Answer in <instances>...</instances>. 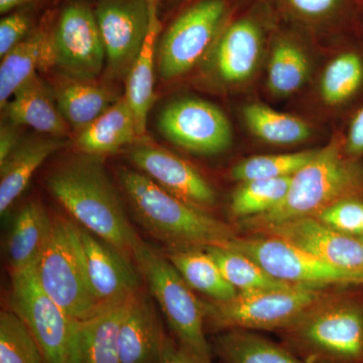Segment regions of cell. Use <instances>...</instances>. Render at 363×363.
<instances>
[{
    "instance_id": "obj_1",
    "label": "cell",
    "mask_w": 363,
    "mask_h": 363,
    "mask_svg": "<svg viewBox=\"0 0 363 363\" xmlns=\"http://www.w3.org/2000/svg\"><path fill=\"white\" fill-rule=\"evenodd\" d=\"M45 185L79 225L133 257L140 238L100 157L83 154L61 162L48 175Z\"/></svg>"
},
{
    "instance_id": "obj_2",
    "label": "cell",
    "mask_w": 363,
    "mask_h": 363,
    "mask_svg": "<svg viewBox=\"0 0 363 363\" xmlns=\"http://www.w3.org/2000/svg\"><path fill=\"white\" fill-rule=\"evenodd\" d=\"M118 180L135 220L173 250L223 247L236 238L230 225L182 201L138 169H119Z\"/></svg>"
},
{
    "instance_id": "obj_3",
    "label": "cell",
    "mask_w": 363,
    "mask_h": 363,
    "mask_svg": "<svg viewBox=\"0 0 363 363\" xmlns=\"http://www.w3.org/2000/svg\"><path fill=\"white\" fill-rule=\"evenodd\" d=\"M350 198L363 199V161L348 157L342 138L337 135L292 177L281 204L267 213L245 219V225L262 233L283 222L315 217Z\"/></svg>"
},
{
    "instance_id": "obj_4",
    "label": "cell",
    "mask_w": 363,
    "mask_h": 363,
    "mask_svg": "<svg viewBox=\"0 0 363 363\" xmlns=\"http://www.w3.org/2000/svg\"><path fill=\"white\" fill-rule=\"evenodd\" d=\"M138 271L164 313L178 343L196 357L212 362L205 335L204 304L169 259L140 240L133 255Z\"/></svg>"
},
{
    "instance_id": "obj_5",
    "label": "cell",
    "mask_w": 363,
    "mask_h": 363,
    "mask_svg": "<svg viewBox=\"0 0 363 363\" xmlns=\"http://www.w3.org/2000/svg\"><path fill=\"white\" fill-rule=\"evenodd\" d=\"M323 289L293 286L203 301L205 319L221 330H289L326 300Z\"/></svg>"
},
{
    "instance_id": "obj_6",
    "label": "cell",
    "mask_w": 363,
    "mask_h": 363,
    "mask_svg": "<svg viewBox=\"0 0 363 363\" xmlns=\"http://www.w3.org/2000/svg\"><path fill=\"white\" fill-rule=\"evenodd\" d=\"M308 363H363V309L326 298L285 331Z\"/></svg>"
},
{
    "instance_id": "obj_7",
    "label": "cell",
    "mask_w": 363,
    "mask_h": 363,
    "mask_svg": "<svg viewBox=\"0 0 363 363\" xmlns=\"http://www.w3.org/2000/svg\"><path fill=\"white\" fill-rule=\"evenodd\" d=\"M35 272L43 290L69 316L81 322L104 311L86 278L73 221L64 217L52 218Z\"/></svg>"
},
{
    "instance_id": "obj_8",
    "label": "cell",
    "mask_w": 363,
    "mask_h": 363,
    "mask_svg": "<svg viewBox=\"0 0 363 363\" xmlns=\"http://www.w3.org/2000/svg\"><path fill=\"white\" fill-rule=\"evenodd\" d=\"M13 311L23 320L45 363H82L80 321L74 319L43 290L35 267L11 274Z\"/></svg>"
},
{
    "instance_id": "obj_9",
    "label": "cell",
    "mask_w": 363,
    "mask_h": 363,
    "mask_svg": "<svg viewBox=\"0 0 363 363\" xmlns=\"http://www.w3.org/2000/svg\"><path fill=\"white\" fill-rule=\"evenodd\" d=\"M227 0H198L162 33L157 47V67L164 81L176 80L199 66L228 23Z\"/></svg>"
},
{
    "instance_id": "obj_10",
    "label": "cell",
    "mask_w": 363,
    "mask_h": 363,
    "mask_svg": "<svg viewBox=\"0 0 363 363\" xmlns=\"http://www.w3.org/2000/svg\"><path fill=\"white\" fill-rule=\"evenodd\" d=\"M267 35V20L259 13L229 21L200 63L205 83L221 91L247 85L264 59Z\"/></svg>"
},
{
    "instance_id": "obj_11",
    "label": "cell",
    "mask_w": 363,
    "mask_h": 363,
    "mask_svg": "<svg viewBox=\"0 0 363 363\" xmlns=\"http://www.w3.org/2000/svg\"><path fill=\"white\" fill-rule=\"evenodd\" d=\"M223 247L247 255L272 278L291 285L318 289L363 285V272L334 266L276 236H236Z\"/></svg>"
},
{
    "instance_id": "obj_12",
    "label": "cell",
    "mask_w": 363,
    "mask_h": 363,
    "mask_svg": "<svg viewBox=\"0 0 363 363\" xmlns=\"http://www.w3.org/2000/svg\"><path fill=\"white\" fill-rule=\"evenodd\" d=\"M157 126L169 143L200 156L221 154L233 143V128L225 114L199 98H180L167 105Z\"/></svg>"
},
{
    "instance_id": "obj_13",
    "label": "cell",
    "mask_w": 363,
    "mask_h": 363,
    "mask_svg": "<svg viewBox=\"0 0 363 363\" xmlns=\"http://www.w3.org/2000/svg\"><path fill=\"white\" fill-rule=\"evenodd\" d=\"M54 67L66 77L95 80L106 66V52L94 11L83 2L68 4L52 30Z\"/></svg>"
},
{
    "instance_id": "obj_14",
    "label": "cell",
    "mask_w": 363,
    "mask_h": 363,
    "mask_svg": "<svg viewBox=\"0 0 363 363\" xmlns=\"http://www.w3.org/2000/svg\"><path fill=\"white\" fill-rule=\"evenodd\" d=\"M94 13L106 52L107 75L128 78L149 28V0H98Z\"/></svg>"
},
{
    "instance_id": "obj_15",
    "label": "cell",
    "mask_w": 363,
    "mask_h": 363,
    "mask_svg": "<svg viewBox=\"0 0 363 363\" xmlns=\"http://www.w3.org/2000/svg\"><path fill=\"white\" fill-rule=\"evenodd\" d=\"M74 230L86 278L102 310L140 293L138 274L128 257L75 222Z\"/></svg>"
},
{
    "instance_id": "obj_16",
    "label": "cell",
    "mask_w": 363,
    "mask_h": 363,
    "mask_svg": "<svg viewBox=\"0 0 363 363\" xmlns=\"http://www.w3.org/2000/svg\"><path fill=\"white\" fill-rule=\"evenodd\" d=\"M128 157L135 168L171 194L191 206L207 212L217 203L214 189L185 160L150 143L131 147Z\"/></svg>"
},
{
    "instance_id": "obj_17",
    "label": "cell",
    "mask_w": 363,
    "mask_h": 363,
    "mask_svg": "<svg viewBox=\"0 0 363 363\" xmlns=\"http://www.w3.org/2000/svg\"><path fill=\"white\" fill-rule=\"evenodd\" d=\"M262 233L281 238L334 266L363 272V241L339 233L316 217L283 222Z\"/></svg>"
},
{
    "instance_id": "obj_18",
    "label": "cell",
    "mask_w": 363,
    "mask_h": 363,
    "mask_svg": "<svg viewBox=\"0 0 363 363\" xmlns=\"http://www.w3.org/2000/svg\"><path fill=\"white\" fill-rule=\"evenodd\" d=\"M319 96L333 111L350 113L363 101V45L351 43L335 52L320 77Z\"/></svg>"
},
{
    "instance_id": "obj_19",
    "label": "cell",
    "mask_w": 363,
    "mask_h": 363,
    "mask_svg": "<svg viewBox=\"0 0 363 363\" xmlns=\"http://www.w3.org/2000/svg\"><path fill=\"white\" fill-rule=\"evenodd\" d=\"M150 1V23L145 42L126 78L124 97L130 105L138 138L147 131V116L155 102V70L161 23L157 16V0Z\"/></svg>"
},
{
    "instance_id": "obj_20",
    "label": "cell",
    "mask_w": 363,
    "mask_h": 363,
    "mask_svg": "<svg viewBox=\"0 0 363 363\" xmlns=\"http://www.w3.org/2000/svg\"><path fill=\"white\" fill-rule=\"evenodd\" d=\"M2 109L7 121L16 125L30 126L42 135L54 138L70 135L71 128L55 97L38 75L21 86Z\"/></svg>"
},
{
    "instance_id": "obj_21",
    "label": "cell",
    "mask_w": 363,
    "mask_h": 363,
    "mask_svg": "<svg viewBox=\"0 0 363 363\" xmlns=\"http://www.w3.org/2000/svg\"><path fill=\"white\" fill-rule=\"evenodd\" d=\"M65 145L63 138L32 136L23 138L0 164V213H6L28 187L37 169Z\"/></svg>"
},
{
    "instance_id": "obj_22",
    "label": "cell",
    "mask_w": 363,
    "mask_h": 363,
    "mask_svg": "<svg viewBox=\"0 0 363 363\" xmlns=\"http://www.w3.org/2000/svg\"><path fill=\"white\" fill-rule=\"evenodd\" d=\"M164 337L166 334L154 306L149 298L138 293L121 326V363H159Z\"/></svg>"
},
{
    "instance_id": "obj_23",
    "label": "cell",
    "mask_w": 363,
    "mask_h": 363,
    "mask_svg": "<svg viewBox=\"0 0 363 363\" xmlns=\"http://www.w3.org/2000/svg\"><path fill=\"white\" fill-rule=\"evenodd\" d=\"M52 30H33L26 39L14 47L2 58L0 65V106L4 108L21 86L37 71L54 67Z\"/></svg>"
},
{
    "instance_id": "obj_24",
    "label": "cell",
    "mask_w": 363,
    "mask_h": 363,
    "mask_svg": "<svg viewBox=\"0 0 363 363\" xmlns=\"http://www.w3.org/2000/svg\"><path fill=\"white\" fill-rule=\"evenodd\" d=\"M138 138L135 119L124 95L76 135V145L85 155L101 157L114 154Z\"/></svg>"
},
{
    "instance_id": "obj_25",
    "label": "cell",
    "mask_w": 363,
    "mask_h": 363,
    "mask_svg": "<svg viewBox=\"0 0 363 363\" xmlns=\"http://www.w3.org/2000/svg\"><path fill=\"white\" fill-rule=\"evenodd\" d=\"M310 74L311 60L302 43L288 33L277 35L267 63V87L272 96H293L304 87Z\"/></svg>"
},
{
    "instance_id": "obj_26",
    "label": "cell",
    "mask_w": 363,
    "mask_h": 363,
    "mask_svg": "<svg viewBox=\"0 0 363 363\" xmlns=\"http://www.w3.org/2000/svg\"><path fill=\"white\" fill-rule=\"evenodd\" d=\"M62 116L75 135L104 113L118 98L94 80L66 77L54 91Z\"/></svg>"
},
{
    "instance_id": "obj_27",
    "label": "cell",
    "mask_w": 363,
    "mask_h": 363,
    "mask_svg": "<svg viewBox=\"0 0 363 363\" xmlns=\"http://www.w3.org/2000/svg\"><path fill=\"white\" fill-rule=\"evenodd\" d=\"M52 218L38 201L26 204L13 222L7 240L11 274L37 267L44 252Z\"/></svg>"
},
{
    "instance_id": "obj_28",
    "label": "cell",
    "mask_w": 363,
    "mask_h": 363,
    "mask_svg": "<svg viewBox=\"0 0 363 363\" xmlns=\"http://www.w3.org/2000/svg\"><path fill=\"white\" fill-rule=\"evenodd\" d=\"M133 298L107 308L90 319L81 321L82 363H121L119 351L121 326Z\"/></svg>"
},
{
    "instance_id": "obj_29",
    "label": "cell",
    "mask_w": 363,
    "mask_h": 363,
    "mask_svg": "<svg viewBox=\"0 0 363 363\" xmlns=\"http://www.w3.org/2000/svg\"><path fill=\"white\" fill-rule=\"evenodd\" d=\"M168 259L193 290L210 300L226 301L238 295L205 248H175L169 252Z\"/></svg>"
},
{
    "instance_id": "obj_30",
    "label": "cell",
    "mask_w": 363,
    "mask_h": 363,
    "mask_svg": "<svg viewBox=\"0 0 363 363\" xmlns=\"http://www.w3.org/2000/svg\"><path fill=\"white\" fill-rule=\"evenodd\" d=\"M242 116L250 133L269 145H298L307 142L313 135L312 126L304 119L274 111L259 102L245 105Z\"/></svg>"
},
{
    "instance_id": "obj_31",
    "label": "cell",
    "mask_w": 363,
    "mask_h": 363,
    "mask_svg": "<svg viewBox=\"0 0 363 363\" xmlns=\"http://www.w3.org/2000/svg\"><path fill=\"white\" fill-rule=\"evenodd\" d=\"M219 267L224 278L238 293L262 292L293 288L291 284L272 278L247 255L230 248L210 245L205 247Z\"/></svg>"
},
{
    "instance_id": "obj_32",
    "label": "cell",
    "mask_w": 363,
    "mask_h": 363,
    "mask_svg": "<svg viewBox=\"0 0 363 363\" xmlns=\"http://www.w3.org/2000/svg\"><path fill=\"white\" fill-rule=\"evenodd\" d=\"M217 350L228 363H308L286 348L247 330H228L217 338Z\"/></svg>"
},
{
    "instance_id": "obj_33",
    "label": "cell",
    "mask_w": 363,
    "mask_h": 363,
    "mask_svg": "<svg viewBox=\"0 0 363 363\" xmlns=\"http://www.w3.org/2000/svg\"><path fill=\"white\" fill-rule=\"evenodd\" d=\"M292 177L242 182L231 196V212L247 219L271 211L285 199Z\"/></svg>"
},
{
    "instance_id": "obj_34",
    "label": "cell",
    "mask_w": 363,
    "mask_h": 363,
    "mask_svg": "<svg viewBox=\"0 0 363 363\" xmlns=\"http://www.w3.org/2000/svg\"><path fill=\"white\" fill-rule=\"evenodd\" d=\"M317 152L318 150H311L290 154L248 157L231 169V178L242 183L294 176L308 162H311Z\"/></svg>"
},
{
    "instance_id": "obj_35",
    "label": "cell",
    "mask_w": 363,
    "mask_h": 363,
    "mask_svg": "<svg viewBox=\"0 0 363 363\" xmlns=\"http://www.w3.org/2000/svg\"><path fill=\"white\" fill-rule=\"evenodd\" d=\"M33 334L14 311L0 313V363H44Z\"/></svg>"
},
{
    "instance_id": "obj_36",
    "label": "cell",
    "mask_w": 363,
    "mask_h": 363,
    "mask_svg": "<svg viewBox=\"0 0 363 363\" xmlns=\"http://www.w3.org/2000/svg\"><path fill=\"white\" fill-rule=\"evenodd\" d=\"M298 20L311 26L334 25L347 18L352 0H281Z\"/></svg>"
},
{
    "instance_id": "obj_37",
    "label": "cell",
    "mask_w": 363,
    "mask_h": 363,
    "mask_svg": "<svg viewBox=\"0 0 363 363\" xmlns=\"http://www.w3.org/2000/svg\"><path fill=\"white\" fill-rule=\"evenodd\" d=\"M315 217L339 233L360 238L363 224V199L350 198L341 200Z\"/></svg>"
},
{
    "instance_id": "obj_38",
    "label": "cell",
    "mask_w": 363,
    "mask_h": 363,
    "mask_svg": "<svg viewBox=\"0 0 363 363\" xmlns=\"http://www.w3.org/2000/svg\"><path fill=\"white\" fill-rule=\"evenodd\" d=\"M33 16L28 11H13L0 21V58L21 44L33 32Z\"/></svg>"
},
{
    "instance_id": "obj_39",
    "label": "cell",
    "mask_w": 363,
    "mask_h": 363,
    "mask_svg": "<svg viewBox=\"0 0 363 363\" xmlns=\"http://www.w3.org/2000/svg\"><path fill=\"white\" fill-rule=\"evenodd\" d=\"M340 135L345 154L363 161V101L348 114L347 125Z\"/></svg>"
},
{
    "instance_id": "obj_40",
    "label": "cell",
    "mask_w": 363,
    "mask_h": 363,
    "mask_svg": "<svg viewBox=\"0 0 363 363\" xmlns=\"http://www.w3.org/2000/svg\"><path fill=\"white\" fill-rule=\"evenodd\" d=\"M159 363H213L196 357L166 335L162 342L161 357Z\"/></svg>"
},
{
    "instance_id": "obj_41",
    "label": "cell",
    "mask_w": 363,
    "mask_h": 363,
    "mask_svg": "<svg viewBox=\"0 0 363 363\" xmlns=\"http://www.w3.org/2000/svg\"><path fill=\"white\" fill-rule=\"evenodd\" d=\"M18 128L20 126L9 121L2 124L0 130V164L6 161L7 157L13 152L23 140Z\"/></svg>"
},
{
    "instance_id": "obj_42",
    "label": "cell",
    "mask_w": 363,
    "mask_h": 363,
    "mask_svg": "<svg viewBox=\"0 0 363 363\" xmlns=\"http://www.w3.org/2000/svg\"><path fill=\"white\" fill-rule=\"evenodd\" d=\"M33 0H0V13L6 14L18 7L26 6Z\"/></svg>"
},
{
    "instance_id": "obj_43",
    "label": "cell",
    "mask_w": 363,
    "mask_h": 363,
    "mask_svg": "<svg viewBox=\"0 0 363 363\" xmlns=\"http://www.w3.org/2000/svg\"><path fill=\"white\" fill-rule=\"evenodd\" d=\"M362 30H363V11H362ZM362 43V45H363V42Z\"/></svg>"
},
{
    "instance_id": "obj_44",
    "label": "cell",
    "mask_w": 363,
    "mask_h": 363,
    "mask_svg": "<svg viewBox=\"0 0 363 363\" xmlns=\"http://www.w3.org/2000/svg\"><path fill=\"white\" fill-rule=\"evenodd\" d=\"M360 240H363V224H362V235H360Z\"/></svg>"
},
{
    "instance_id": "obj_45",
    "label": "cell",
    "mask_w": 363,
    "mask_h": 363,
    "mask_svg": "<svg viewBox=\"0 0 363 363\" xmlns=\"http://www.w3.org/2000/svg\"><path fill=\"white\" fill-rule=\"evenodd\" d=\"M363 241V240H362Z\"/></svg>"
}]
</instances>
